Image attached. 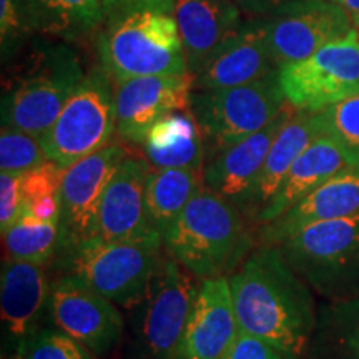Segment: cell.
I'll use <instances>...</instances> for the list:
<instances>
[{"instance_id": "83f0119b", "label": "cell", "mask_w": 359, "mask_h": 359, "mask_svg": "<svg viewBox=\"0 0 359 359\" xmlns=\"http://www.w3.org/2000/svg\"><path fill=\"white\" fill-rule=\"evenodd\" d=\"M325 135L338 143L354 167H359V95L320 111Z\"/></svg>"}, {"instance_id": "d6a6232c", "label": "cell", "mask_w": 359, "mask_h": 359, "mask_svg": "<svg viewBox=\"0 0 359 359\" xmlns=\"http://www.w3.org/2000/svg\"><path fill=\"white\" fill-rule=\"evenodd\" d=\"M20 173H0V230L7 231L24 215L25 200Z\"/></svg>"}, {"instance_id": "2e32d148", "label": "cell", "mask_w": 359, "mask_h": 359, "mask_svg": "<svg viewBox=\"0 0 359 359\" xmlns=\"http://www.w3.org/2000/svg\"><path fill=\"white\" fill-rule=\"evenodd\" d=\"M294 110L288 103L285 110L262 132L251 135L206 160L201 172L203 185L235 205L246 217L251 195L269 154V148L281 128L288 123Z\"/></svg>"}, {"instance_id": "8d00e7d4", "label": "cell", "mask_w": 359, "mask_h": 359, "mask_svg": "<svg viewBox=\"0 0 359 359\" xmlns=\"http://www.w3.org/2000/svg\"><path fill=\"white\" fill-rule=\"evenodd\" d=\"M330 2H333L338 7L343 8V11L351 17L354 27L359 29V0H330Z\"/></svg>"}, {"instance_id": "3957f363", "label": "cell", "mask_w": 359, "mask_h": 359, "mask_svg": "<svg viewBox=\"0 0 359 359\" xmlns=\"http://www.w3.org/2000/svg\"><path fill=\"white\" fill-rule=\"evenodd\" d=\"M168 257L200 281L230 276L255 250L245 215L203 185L163 236Z\"/></svg>"}, {"instance_id": "e575fe53", "label": "cell", "mask_w": 359, "mask_h": 359, "mask_svg": "<svg viewBox=\"0 0 359 359\" xmlns=\"http://www.w3.org/2000/svg\"><path fill=\"white\" fill-rule=\"evenodd\" d=\"M339 327V346L344 359H359V299L343 304Z\"/></svg>"}, {"instance_id": "30bf717a", "label": "cell", "mask_w": 359, "mask_h": 359, "mask_svg": "<svg viewBox=\"0 0 359 359\" xmlns=\"http://www.w3.org/2000/svg\"><path fill=\"white\" fill-rule=\"evenodd\" d=\"M286 100L299 111H321L359 95V30L280 69Z\"/></svg>"}, {"instance_id": "4dcf8cb0", "label": "cell", "mask_w": 359, "mask_h": 359, "mask_svg": "<svg viewBox=\"0 0 359 359\" xmlns=\"http://www.w3.org/2000/svg\"><path fill=\"white\" fill-rule=\"evenodd\" d=\"M17 359H95L82 344L57 327H42Z\"/></svg>"}, {"instance_id": "6da1fadb", "label": "cell", "mask_w": 359, "mask_h": 359, "mask_svg": "<svg viewBox=\"0 0 359 359\" xmlns=\"http://www.w3.org/2000/svg\"><path fill=\"white\" fill-rule=\"evenodd\" d=\"M238 326L299 359L314 330L313 299L280 246L259 245L228 276Z\"/></svg>"}, {"instance_id": "e0dca14e", "label": "cell", "mask_w": 359, "mask_h": 359, "mask_svg": "<svg viewBox=\"0 0 359 359\" xmlns=\"http://www.w3.org/2000/svg\"><path fill=\"white\" fill-rule=\"evenodd\" d=\"M151 165L140 155L125 156L105 188L92 238L105 241H135L155 236L145 212V188Z\"/></svg>"}, {"instance_id": "d590c367", "label": "cell", "mask_w": 359, "mask_h": 359, "mask_svg": "<svg viewBox=\"0 0 359 359\" xmlns=\"http://www.w3.org/2000/svg\"><path fill=\"white\" fill-rule=\"evenodd\" d=\"M248 19H266L288 0H235Z\"/></svg>"}, {"instance_id": "8fae6325", "label": "cell", "mask_w": 359, "mask_h": 359, "mask_svg": "<svg viewBox=\"0 0 359 359\" xmlns=\"http://www.w3.org/2000/svg\"><path fill=\"white\" fill-rule=\"evenodd\" d=\"M273 64L278 70L304 60L356 29L351 17L330 0H288L264 19Z\"/></svg>"}, {"instance_id": "ba28073f", "label": "cell", "mask_w": 359, "mask_h": 359, "mask_svg": "<svg viewBox=\"0 0 359 359\" xmlns=\"http://www.w3.org/2000/svg\"><path fill=\"white\" fill-rule=\"evenodd\" d=\"M200 280L163 255L143 302L133 316L137 359H177Z\"/></svg>"}, {"instance_id": "4316f807", "label": "cell", "mask_w": 359, "mask_h": 359, "mask_svg": "<svg viewBox=\"0 0 359 359\" xmlns=\"http://www.w3.org/2000/svg\"><path fill=\"white\" fill-rule=\"evenodd\" d=\"M2 240L7 258L45 266L60 248V222H45L24 212L7 231L2 233Z\"/></svg>"}, {"instance_id": "f546056e", "label": "cell", "mask_w": 359, "mask_h": 359, "mask_svg": "<svg viewBox=\"0 0 359 359\" xmlns=\"http://www.w3.org/2000/svg\"><path fill=\"white\" fill-rule=\"evenodd\" d=\"M34 29L22 0H0V55L7 65L34 39Z\"/></svg>"}, {"instance_id": "44dd1931", "label": "cell", "mask_w": 359, "mask_h": 359, "mask_svg": "<svg viewBox=\"0 0 359 359\" xmlns=\"http://www.w3.org/2000/svg\"><path fill=\"white\" fill-rule=\"evenodd\" d=\"M359 215V167L343 170L275 222L259 226V243L280 245L308 224Z\"/></svg>"}, {"instance_id": "5b68a950", "label": "cell", "mask_w": 359, "mask_h": 359, "mask_svg": "<svg viewBox=\"0 0 359 359\" xmlns=\"http://www.w3.org/2000/svg\"><path fill=\"white\" fill-rule=\"evenodd\" d=\"M163 255L160 235L135 241L90 238L67 253L65 275L77 278L116 306L135 309L147 296Z\"/></svg>"}, {"instance_id": "ac0fdd59", "label": "cell", "mask_w": 359, "mask_h": 359, "mask_svg": "<svg viewBox=\"0 0 359 359\" xmlns=\"http://www.w3.org/2000/svg\"><path fill=\"white\" fill-rule=\"evenodd\" d=\"M238 331L228 278L203 280L188 316L177 359H222Z\"/></svg>"}, {"instance_id": "836d02e7", "label": "cell", "mask_w": 359, "mask_h": 359, "mask_svg": "<svg viewBox=\"0 0 359 359\" xmlns=\"http://www.w3.org/2000/svg\"><path fill=\"white\" fill-rule=\"evenodd\" d=\"M222 359H286L283 354L268 344L266 341L257 336L238 331L236 338L233 339L230 348L223 354Z\"/></svg>"}, {"instance_id": "d6986e66", "label": "cell", "mask_w": 359, "mask_h": 359, "mask_svg": "<svg viewBox=\"0 0 359 359\" xmlns=\"http://www.w3.org/2000/svg\"><path fill=\"white\" fill-rule=\"evenodd\" d=\"M190 75H196L245 24L235 0H177L175 6Z\"/></svg>"}, {"instance_id": "d4e9b609", "label": "cell", "mask_w": 359, "mask_h": 359, "mask_svg": "<svg viewBox=\"0 0 359 359\" xmlns=\"http://www.w3.org/2000/svg\"><path fill=\"white\" fill-rule=\"evenodd\" d=\"M203 188V173L198 170L151 168L145 188L148 224L163 238L193 196Z\"/></svg>"}, {"instance_id": "9c48e42d", "label": "cell", "mask_w": 359, "mask_h": 359, "mask_svg": "<svg viewBox=\"0 0 359 359\" xmlns=\"http://www.w3.org/2000/svg\"><path fill=\"white\" fill-rule=\"evenodd\" d=\"M116 133L114 82L102 69L85 75L55 123L40 137L47 160L69 168L109 147Z\"/></svg>"}, {"instance_id": "1f68e13d", "label": "cell", "mask_w": 359, "mask_h": 359, "mask_svg": "<svg viewBox=\"0 0 359 359\" xmlns=\"http://www.w3.org/2000/svg\"><path fill=\"white\" fill-rule=\"evenodd\" d=\"M64 172L65 168L47 160L42 165H39L37 168L24 173V177H22V191H24L25 206L43 198L60 196Z\"/></svg>"}, {"instance_id": "f1b7e54d", "label": "cell", "mask_w": 359, "mask_h": 359, "mask_svg": "<svg viewBox=\"0 0 359 359\" xmlns=\"http://www.w3.org/2000/svg\"><path fill=\"white\" fill-rule=\"evenodd\" d=\"M47 161L39 137L2 127L0 133V172L24 175Z\"/></svg>"}, {"instance_id": "277c9868", "label": "cell", "mask_w": 359, "mask_h": 359, "mask_svg": "<svg viewBox=\"0 0 359 359\" xmlns=\"http://www.w3.org/2000/svg\"><path fill=\"white\" fill-rule=\"evenodd\" d=\"M79 55L67 43L39 40L4 80L2 127L42 137L83 82Z\"/></svg>"}, {"instance_id": "5bb4252c", "label": "cell", "mask_w": 359, "mask_h": 359, "mask_svg": "<svg viewBox=\"0 0 359 359\" xmlns=\"http://www.w3.org/2000/svg\"><path fill=\"white\" fill-rule=\"evenodd\" d=\"M191 75H155L114 82L116 135L142 145L158 120L190 109Z\"/></svg>"}, {"instance_id": "7a4b0ae2", "label": "cell", "mask_w": 359, "mask_h": 359, "mask_svg": "<svg viewBox=\"0 0 359 359\" xmlns=\"http://www.w3.org/2000/svg\"><path fill=\"white\" fill-rule=\"evenodd\" d=\"M175 6L177 0H148L105 15L98 53L111 82L190 75Z\"/></svg>"}, {"instance_id": "7c38bea8", "label": "cell", "mask_w": 359, "mask_h": 359, "mask_svg": "<svg viewBox=\"0 0 359 359\" xmlns=\"http://www.w3.org/2000/svg\"><path fill=\"white\" fill-rule=\"evenodd\" d=\"M48 314L57 330L95 358H105L123 336L125 320L118 306L70 275L52 283Z\"/></svg>"}, {"instance_id": "7402d4cb", "label": "cell", "mask_w": 359, "mask_h": 359, "mask_svg": "<svg viewBox=\"0 0 359 359\" xmlns=\"http://www.w3.org/2000/svg\"><path fill=\"white\" fill-rule=\"evenodd\" d=\"M351 167L354 165L338 147V143L327 135H323L294 161L288 175L283 180L281 187L278 188L276 195L259 212L255 223L262 226V224L275 222L313 190L333 178L334 175Z\"/></svg>"}, {"instance_id": "74e56055", "label": "cell", "mask_w": 359, "mask_h": 359, "mask_svg": "<svg viewBox=\"0 0 359 359\" xmlns=\"http://www.w3.org/2000/svg\"><path fill=\"white\" fill-rule=\"evenodd\" d=\"M103 2V11H105V15H109L110 12L118 11V8L137 6V4L148 2V0H102Z\"/></svg>"}, {"instance_id": "ffe728a7", "label": "cell", "mask_w": 359, "mask_h": 359, "mask_svg": "<svg viewBox=\"0 0 359 359\" xmlns=\"http://www.w3.org/2000/svg\"><path fill=\"white\" fill-rule=\"evenodd\" d=\"M278 70L273 64L264 19H248L238 34L193 75V90H226L241 87Z\"/></svg>"}, {"instance_id": "9a60e30c", "label": "cell", "mask_w": 359, "mask_h": 359, "mask_svg": "<svg viewBox=\"0 0 359 359\" xmlns=\"http://www.w3.org/2000/svg\"><path fill=\"white\" fill-rule=\"evenodd\" d=\"M52 285L42 264L6 258L0 275V313L4 344L13 348L17 358L37 333L48 311Z\"/></svg>"}, {"instance_id": "52a82bcc", "label": "cell", "mask_w": 359, "mask_h": 359, "mask_svg": "<svg viewBox=\"0 0 359 359\" xmlns=\"http://www.w3.org/2000/svg\"><path fill=\"white\" fill-rule=\"evenodd\" d=\"M276 246L320 293L333 298L359 293V215L308 224Z\"/></svg>"}, {"instance_id": "8992f818", "label": "cell", "mask_w": 359, "mask_h": 359, "mask_svg": "<svg viewBox=\"0 0 359 359\" xmlns=\"http://www.w3.org/2000/svg\"><path fill=\"white\" fill-rule=\"evenodd\" d=\"M286 105L280 70L241 87L208 92L191 90L190 110L203 137L206 160L262 132Z\"/></svg>"}, {"instance_id": "4fadbf2b", "label": "cell", "mask_w": 359, "mask_h": 359, "mask_svg": "<svg viewBox=\"0 0 359 359\" xmlns=\"http://www.w3.org/2000/svg\"><path fill=\"white\" fill-rule=\"evenodd\" d=\"M128 150L110 143L65 168L60 187V250L70 253L92 238L103 193Z\"/></svg>"}, {"instance_id": "484cf974", "label": "cell", "mask_w": 359, "mask_h": 359, "mask_svg": "<svg viewBox=\"0 0 359 359\" xmlns=\"http://www.w3.org/2000/svg\"><path fill=\"white\" fill-rule=\"evenodd\" d=\"M35 35L75 40L105 22L102 0H22Z\"/></svg>"}, {"instance_id": "603a6c76", "label": "cell", "mask_w": 359, "mask_h": 359, "mask_svg": "<svg viewBox=\"0 0 359 359\" xmlns=\"http://www.w3.org/2000/svg\"><path fill=\"white\" fill-rule=\"evenodd\" d=\"M325 135L320 111L294 110L288 123L281 128L273 142L269 154L264 160L262 172L258 175L257 185L251 195L246 217L255 222L259 212L271 201L288 175L293 163L304 154V150L314 140Z\"/></svg>"}, {"instance_id": "cb8c5ba5", "label": "cell", "mask_w": 359, "mask_h": 359, "mask_svg": "<svg viewBox=\"0 0 359 359\" xmlns=\"http://www.w3.org/2000/svg\"><path fill=\"white\" fill-rule=\"evenodd\" d=\"M151 168H183L203 172L205 143L191 110L173 111L158 120L142 143Z\"/></svg>"}]
</instances>
